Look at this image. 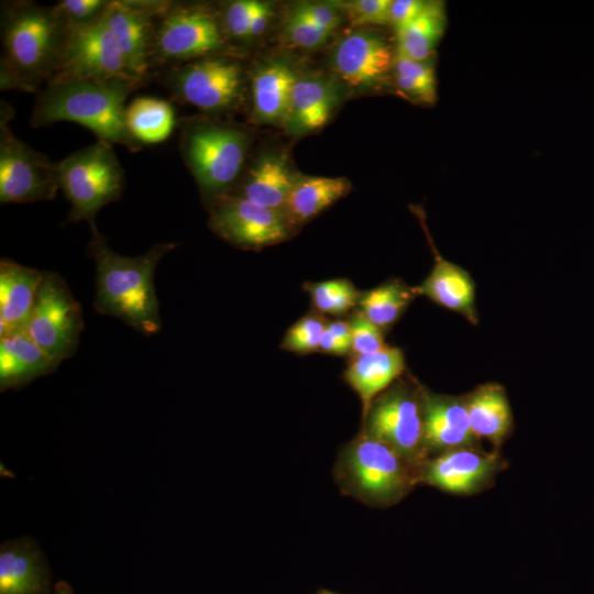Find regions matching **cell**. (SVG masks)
Here are the masks:
<instances>
[{
  "label": "cell",
  "mask_w": 594,
  "mask_h": 594,
  "mask_svg": "<svg viewBox=\"0 0 594 594\" xmlns=\"http://www.w3.org/2000/svg\"><path fill=\"white\" fill-rule=\"evenodd\" d=\"M70 29L55 6L33 1L2 4L1 90L38 92L56 73Z\"/></svg>",
  "instance_id": "cell-1"
},
{
  "label": "cell",
  "mask_w": 594,
  "mask_h": 594,
  "mask_svg": "<svg viewBox=\"0 0 594 594\" xmlns=\"http://www.w3.org/2000/svg\"><path fill=\"white\" fill-rule=\"evenodd\" d=\"M141 86L123 78L55 75L37 92L31 125L76 122L94 132L99 141L138 152L143 145L129 133L124 113L128 97Z\"/></svg>",
  "instance_id": "cell-2"
},
{
  "label": "cell",
  "mask_w": 594,
  "mask_h": 594,
  "mask_svg": "<svg viewBox=\"0 0 594 594\" xmlns=\"http://www.w3.org/2000/svg\"><path fill=\"white\" fill-rule=\"evenodd\" d=\"M90 229L88 253L96 266V311L116 317L145 336L157 333L162 321L154 273L160 261L179 243H157L142 255L124 256L109 248L96 223Z\"/></svg>",
  "instance_id": "cell-3"
},
{
  "label": "cell",
  "mask_w": 594,
  "mask_h": 594,
  "mask_svg": "<svg viewBox=\"0 0 594 594\" xmlns=\"http://www.w3.org/2000/svg\"><path fill=\"white\" fill-rule=\"evenodd\" d=\"M179 151L210 207L224 196L242 174L250 145L241 128L201 119L182 120Z\"/></svg>",
  "instance_id": "cell-4"
},
{
  "label": "cell",
  "mask_w": 594,
  "mask_h": 594,
  "mask_svg": "<svg viewBox=\"0 0 594 594\" xmlns=\"http://www.w3.org/2000/svg\"><path fill=\"white\" fill-rule=\"evenodd\" d=\"M59 189L70 204L67 222L87 221L120 198L124 173L113 145L97 140L56 163Z\"/></svg>",
  "instance_id": "cell-5"
},
{
  "label": "cell",
  "mask_w": 594,
  "mask_h": 594,
  "mask_svg": "<svg viewBox=\"0 0 594 594\" xmlns=\"http://www.w3.org/2000/svg\"><path fill=\"white\" fill-rule=\"evenodd\" d=\"M227 41L219 13L202 4L169 1L156 22L152 73L222 54Z\"/></svg>",
  "instance_id": "cell-6"
},
{
  "label": "cell",
  "mask_w": 594,
  "mask_h": 594,
  "mask_svg": "<svg viewBox=\"0 0 594 594\" xmlns=\"http://www.w3.org/2000/svg\"><path fill=\"white\" fill-rule=\"evenodd\" d=\"M170 96L207 113L233 110L241 101L244 84L242 65L218 54L156 69Z\"/></svg>",
  "instance_id": "cell-7"
},
{
  "label": "cell",
  "mask_w": 594,
  "mask_h": 594,
  "mask_svg": "<svg viewBox=\"0 0 594 594\" xmlns=\"http://www.w3.org/2000/svg\"><path fill=\"white\" fill-rule=\"evenodd\" d=\"M409 461L387 443L363 432L344 451L342 474L359 497L386 505L414 484Z\"/></svg>",
  "instance_id": "cell-8"
},
{
  "label": "cell",
  "mask_w": 594,
  "mask_h": 594,
  "mask_svg": "<svg viewBox=\"0 0 594 594\" xmlns=\"http://www.w3.org/2000/svg\"><path fill=\"white\" fill-rule=\"evenodd\" d=\"M84 329L82 312L66 282L54 272H44L34 307L24 329L26 336L51 358H72Z\"/></svg>",
  "instance_id": "cell-9"
},
{
  "label": "cell",
  "mask_w": 594,
  "mask_h": 594,
  "mask_svg": "<svg viewBox=\"0 0 594 594\" xmlns=\"http://www.w3.org/2000/svg\"><path fill=\"white\" fill-rule=\"evenodd\" d=\"M1 103L0 202L24 204L54 199L59 189L56 163L19 140L9 127L12 110Z\"/></svg>",
  "instance_id": "cell-10"
},
{
  "label": "cell",
  "mask_w": 594,
  "mask_h": 594,
  "mask_svg": "<svg viewBox=\"0 0 594 594\" xmlns=\"http://www.w3.org/2000/svg\"><path fill=\"white\" fill-rule=\"evenodd\" d=\"M364 421V433L387 443L409 462L426 449L422 394L406 384L398 383L377 396Z\"/></svg>",
  "instance_id": "cell-11"
},
{
  "label": "cell",
  "mask_w": 594,
  "mask_h": 594,
  "mask_svg": "<svg viewBox=\"0 0 594 594\" xmlns=\"http://www.w3.org/2000/svg\"><path fill=\"white\" fill-rule=\"evenodd\" d=\"M209 227L224 241L244 250L280 243L290 233L283 213L237 195L224 196L210 207Z\"/></svg>",
  "instance_id": "cell-12"
},
{
  "label": "cell",
  "mask_w": 594,
  "mask_h": 594,
  "mask_svg": "<svg viewBox=\"0 0 594 594\" xmlns=\"http://www.w3.org/2000/svg\"><path fill=\"white\" fill-rule=\"evenodd\" d=\"M169 1L111 0L105 20L133 77L144 85L152 74V53L158 16Z\"/></svg>",
  "instance_id": "cell-13"
},
{
  "label": "cell",
  "mask_w": 594,
  "mask_h": 594,
  "mask_svg": "<svg viewBox=\"0 0 594 594\" xmlns=\"http://www.w3.org/2000/svg\"><path fill=\"white\" fill-rule=\"evenodd\" d=\"M55 75L98 79L123 78L139 82L127 66L105 14L91 24L70 30L62 62L53 76Z\"/></svg>",
  "instance_id": "cell-14"
},
{
  "label": "cell",
  "mask_w": 594,
  "mask_h": 594,
  "mask_svg": "<svg viewBox=\"0 0 594 594\" xmlns=\"http://www.w3.org/2000/svg\"><path fill=\"white\" fill-rule=\"evenodd\" d=\"M394 54L382 35L370 31L346 34L332 54V69L349 86L371 88L391 73Z\"/></svg>",
  "instance_id": "cell-15"
},
{
  "label": "cell",
  "mask_w": 594,
  "mask_h": 594,
  "mask_svg": "<svg viewBox=\"0 0 594 594\" xmlns=\"http://www.w3.org/2000/svg\"><path fill=\"white\" fill-rule=\"evenodd\" d=\"M499 458L466 448L451 449L430 461L425 481L444 492L468 494L477 491L498 471Z\"/></svg>",
  "instance_id": "cell-16"
},
{
  "label": "cell",
  "mask_w": 594,
  "mask_h": 594,
  "mask_svg": "<svg viewBox=\"0 0 594 594\" xmlns=\"http://www.w3.org/2000/svg\"><path fill=\"white\" fill-rule=\"evenodd\" d=\"M419 219L432 249L435 263L422 283L414 287L417 296H425L439 306L462 315L469 322L476 324L477 312L473 278L468 271L446 260L438 252L425 221L420 217Z\"/></svg>",
  "instance_id": "cell-17"
},
{
  "label": "cell",
  "mask_w": 594,
  "mask_h": 594,
  "mask_svg": "<svg viewBox=\"0 0 594 594\" xmlns=\"http://www.w3.org/2000/svg\"><path fill=\"white\" fill-rule=\"evenodd\" d=\"M44 272L2 258L0 262V338L24 331Z\"/></svg>",
  "instance_id": "cell-18"
},
{
  "label": "cell",
  "mask_w": 594,
  "mask_h": 594,
  "mask_svg": "<svg viewBox=\"0 0 594 594\" xmlns=\"http://www.w3.org/2000/svg\"><path fill=\"white\" fill-rule=\"evenodd\" d=\"M297 79L296 72L285 61L273 59L255 65L250 80L252 120L283 124Z\"/></svg>",
  "instance_id": "cell-19"
},
{
  "label": "cell",
  "mask_w": 594,
  "mask_h": 594,
  "mask_svg": "<svg viewBox=\"0 0 594 594\" xmlns=\"http://www.w3.org/2000/svg\"><path fill=\"white\" fill-rule=\"evenodd\" d=\"M424 441L426 448L458 449L471 446L472 432L464 399L422 393Z\"/></svg>",
  "instance_id": "cell-20"
},
{
  "label": "cell",
  "mask_w": 594,
  "mask_h": 594,
  "mask_svg": "<svg viewBox=\"0 0 594 594\" xmlns=\"http://www.w3.org/2000/svg\"><path fill=\"white\" fill-rule=\"evenodd\" d=\"M339 102V90L331 80L317 76L298 77L284 120L286 131L295 136L326 125Z\"/></svg>",
  "instance_id": "cell-21"
},
{
  "label": "cell",
  "mask_w": 594,
  "mask_h": 594,
  "mask_svg": "<svg viewBox=\"0 0 594 594\" xmlns=\"http://www.w3.org/2000/svg\"><path fill=\"white\" fill-rule=\"evenodd\" d=\"M48 570L30 538L6 542L0 550V594H45Z\"/></svg>",
  "instance_id": "cell-22"
},
{
  "label": "cell",
  "mask_w": 594,
  "mask_h": 594,
  "mask_svg": "<svg viewBox=\"0 0 594 594\" xmlns=\"http://www.w3.org/2000/svg\"><path fill=\"white\" fill-rule=\"evenodd\" d=\"M406 361L403 350L386 345L365 355L353 356L343 373L346 384L359 395L363 417L373 400L388 389L404 373Z\"/></svg>",
  "instance_id": "cell-23"
},
{
  "label": "cell",
  "mask_w": 594,
  "mask_h": 594,
  "mask_svg": "<svg viewBox=\"0 0 594 594\" xmlns=\"http://www.w3.org/2000/svg\"><path fill=\"white\" fill-rule=\"evenodd\" d=\"M59 361L51 358L24 331L0 338V389H19L54 372Z\"/></svg>",
  "instance_id": "cell-24"
},
{
  "label": "cell",
  "mask_w": 594,
  "mask_h": 594,
  "mask_svg": "<svg viewBox=\"0 0 594 594\" xmlns=\"http://www.w3.org/2000/svg\"><path fill=\"white\" fill-rule=\"evenodd\" d=\"M296 177L284 155L266 153L248 169L238 193L231 195L284 215Z\"/></svg>",
  "instance_id": "cell-25"
},
{
  "label": "cell",
  "mask_w": 594,
  "mask_h": 594,
  "mask_svg": "<svg viewBox=\"0 0 594 594\" xmlns=\"http://www.w3.org/2000/svg\"><path fill=\"white\" fill-rule=\"evenodd\" d=\"M472 432L476 438L499 444L512 429L513 416L504 387L488 383L477 387L465 399Z\"/></svg>",
  "instance_id": "cell-26"
},
{
  "label": "cell",
  "mask_w": 594,
  "mask_h": 594,
  "mask_svg": "<svg viewBox=\"0 0 594 594\" xmlns=\"http://www.w3.org/2000/svg\"><path fill=\"white\" fill-rule=\"evenodd\" d=\"M351 189L344 177L297 176L285 217L290 226L306 222L344 197Z\"/></svg>",
  "instance_id": "cell-27"
},
{
  "label": "cell",
  "mask_w": 594,
  "mask_h": 594,
  "mask_svg": "<svg viewBox=\"0 0 594 594\" xmlns=\"http://www.w3.org/2000/svg\"><path fill=\"white\" fill-rule=\"evenodd\" d=\"M124 121L131 136L143 146L164 142L177 125L173 106L155 97L133 99L125 108Z\"/></svg>",
  "instance_id": "cell-28"
},
{
  "label": "cell",
  "mask_w": 594,
  "mask_h": 594,
  "mask_svg": "<svg viewBox=\"0 0 594 594\" xmlns=\"http://www.w3.org/2000/svg\"><path fill=\"white\" fill-rule=\"evenodd\" d=\"M447 28V15L442 1H429L425 11L415 20L395 30L396 50L421 62L432 56Z\"/></svg>",
  "instance_id": "cell-29"
},
{
  "label": "cell",
  "mask_w": 594,
  "mask_h": 594,
  "mask_svg": "<svg viewBox=\"0 0 594 594\" xmlns=\"http://www.w3.org/2000/svg\"><path fill=\"white\" fill-rule=\"evenodd\" d=\"M415 297L414 287L399 279H391L362 292L358 310L385 332L397 322Z\"/></svg>",
  "instance_id": "cell-30"
},
{
  "label": "cell",
  "mask_w": 594,
  "mask_h": 594,
  "mask_svg": "<svg viewBox=\"0 0 594 594\" xmlns=\"http://www.w3.org/2000/svg\"><path fill=\"white\" fill-rule=\"evenodd\" d=\"M391 72L394 85L404 98L427 105L436 102L437 80L430 61H416L396 50Z\"/></svg>",
  "instance_id": "cell-31"
},
{
  "label": "cell",
  "mask_w": 594,
  "mask_h": 594,
  "mask_svg": "<svg viewBox=\"0 0 594 594\" xmlns=\"http://www.w3.org/2000/svg\"><path fill=\"white\" fill-rule=\"evenodd\" d=\"M304 289L317 312L333 317L343 316L358 307L362 293L346 278L306 283Z\"/></svg>",
  "instance_id": "cell-32"
},
{
  "label": "cell",
  "mask_w": 594,
  "mask_h": 594,
  "mask_svg": "<svg viewBox=\"0 0 594 594\" xmlns=\"http://www.w3.org/2000/svg\"><path fill=\"white\" fill-rule=\"evenodd\" d=\"M328 321L319 312H309L286 331L280 348L297 354L319 352L322 333Z\"/></svg>",
  "instance_id": "cell-33"
},
{
  "label": "cell",
  "mask_w": 594,
  "mask_h": 594,
  "mask_svg": "<svg viewBox=\"0 0 594 594\" xmlns=\"http://www.w3.org/2000/svg\"><path fill=\"white\" fill-rule=\"evenodd\" d=\"M257 3V0H234L223 4L219 14L228 40L249 41V29Z\"/></svg>",
  "instance_id": "cell-34"
},
{
  "label": "cell",
  "mask_w": 594,
  "mask_h": 594,
  "mask_svg": "<svg viewBox=\"0 0 594 594\" xmlns=\"http://www.w3.org/2000/svg\"><path fill=\"white\" fill-rule=\"evenodd\" d=\"M351 352L353 356L371 354L384 349V331L365 318L359 310L354 311L350 320Z\"/></svg>",
  "instance_id": "cell-35"
},
{
  "label": "cell",
  "mask_w": 594,
  "mask_h": 594,
  "mask_svg": "<svg viewBox=\"0 0 594 594\" xmlns=\"http://www.w3.org/2000/svg\"><path fill=\"white\" fill-rule=\"evenodd\" d=\"M111 1L62 0L55 7L70 30L91 24L103 16Z\"/></svg>",
  "instance_id": "cell-36"
},
{
  "label": "cell",
  "mask_w": 594,
  "mask_h": 594,
  "mask_svg": "<svg viewBox=\"0 0 594 594\" xmlns=\"http://www.w3.org/2000/svg\"><path fill=\"white\" fill-rule=\"evenodd\" d=\"M286 40L300 48H316L324 44L331 32L292 11L283 29Z\"/></svg>",
  "instance_id": "cell-37"
},
{
  "label": "cell",
  "mask_w": 594,
  "mask_h": 594,
  "mask_svg": "<svg viewBox=\"0 0 594 594\" xmlns=\"http://www.w3.org/2000/svg\"><path fill=\"white\" fill-rule=\"evenodd\" d=\"M391 0H354L336 6L345 13L355 26L383 25L388 23Z\"/></svg>",
  "instance_id": "cell-38"
},
{
  "label": "cell",
  "mask_w": 594,
  "mask_h": 594,
  "mask_svg": "<svg viewBox=\"0 0 594 594\" xmlns=\"http://www.w3.org/2000/svg\"><path fill=\"white\" fill-rule=\"evenodd\" d=\"M292 11L331 33L342 21V11L333 3L302 2L295 6Z\"/></svg>",
  "instance_id": "cell-39"
},
{
  "label": "cell",
  "mask_w": 594,
  "mask_h": 594,
  "mask_svg": "<svg viewBox=\"0 0 594 594\" xmlns=\"http://www.w3.org/2000/svg\"><path fill=\"white\" fill-rule=\"evenodd\" d=\"M428 3L429 1L424 0L392 1L388 12V23H391L395 30L402 28L420 15Z\"/></svg>",
  "instance_id": "cell-40"
},
{
  "label": "cell",
  "mask_w": 594,
  "mask_h": 594,
  "mask_svg": "<svg viewBox=\"0 0 594 594\" xmlns=\"http://www.w3.org/2000/svg\"><path fill=\"white\" fill-rule=\"evenodd\" d=\"M271 15V3L258 1L249 29V41L255 40L266 32Z\"/></svg>",
  "instance_id": "cell-41"
},
{
  "label": "cell",
  "mask_w": 594,
  "mask_h": 594,
  "mask_svg": "<svg viewBox=\"0 0 594 594\" xmlns=\"http://www.w3.org/2000/svg\"><path fill=\"white\" fill-rule=\"evenodd\" d=\"M319 352L337 356L346 355L351 352V342L333 334L326 327L321 337Z\"/></svg>",
  "instance_id": "cell-42"
},
{
  "label": "cell",
  "mask_w": 594,
  "mask_h": 594,
  "mask_svg": "<svg viewBox=\"0 0 594 594\" xmlns=\"http://www.w3.org/2000/svg\"><path fill=\"white\" fill-rule=\"evenodd\" d=\"M55 594H73V592L66 583L61 582L55 587Z\"/></svg>",
  "instance_id": "cell-43"
},
{
  "label": "cell",
  "mask_w": 594,
  "mask_h": 594,
  "mask_svg": "<svg viewBox=\"0 0 594 594\" xmlns=\"http://www.w3.org/2000/svg\"><path fill=\"white\" fill-rule=\"evenodd\" d=\"M320 594H336V593H331V592L323 591V592H321Z\"/></svg>",
  "instance_id": "cell-44"
}]
</instances>
